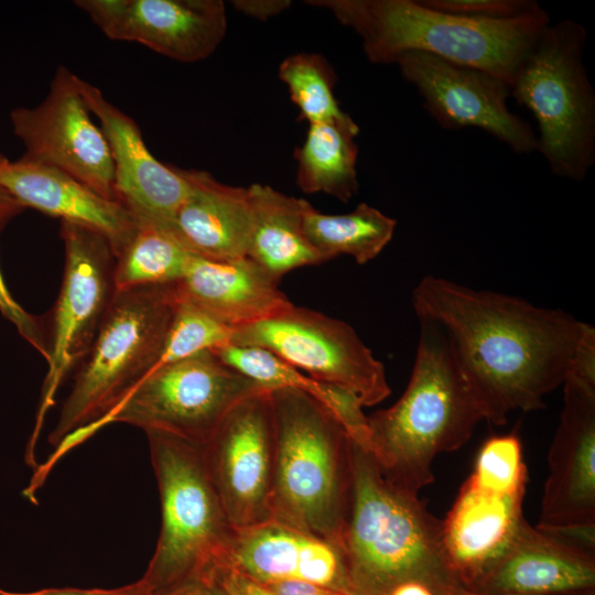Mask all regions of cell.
Here are the masks:
<instances>
[{"instance_id": "6da1fadb", "label": "cell", "mask_w": 595, "mask_h": 595, "mask_svg": "<svg viewBox=\"0 0 595 595\" xmlns=\"http://www.w3.org/2000/svg\"><path fill=\"white\" fill-rule=\"evenodd\" d=\"M411 303L444 333L485 421L540 410L563 385L581 325L572 314L435 275L418 282Z\"/></svg>"}, {"instance_id": "7a4b0ae2", "label": "cell", "mask_w": 595, "mask_h": 595, "mask_svg": "<svg viewBox=\"0 0 595 595\" xmlns=\"http://www.w3.org/2000/svg\"><path fill=\"white\" fill-rule=\"evenodd\" d=\"M339 547L354 595H383L405 581L424 582L437 595L461 584L445 556L442 520L418 494L391 484L371 453L353 441L350 499Z\"/></svg>"}, {"instance_id": "3957f363", "label": "cell", "mask_w": 595, "mask_h": 595, "mask_svg": "<svg viewBox=\"0 0 595 595\" xmlns=\"http://www.w3.org/2000/svg\"><path fill=\"white\" fill-rule=\"evenodd\" d=\"M480 421L482 409L444 333L420 321L405 390L394 404L368 416V452L391 484L418 494L434 480V458L461 448Z\"/></svg>"}, {"instance_id": "277c9868", "label": "cell", "mask_w": 595, "mask_h": 595, "mask_svg": "<svg viewBox=\"0 0 595 595\" xmlns=\"http://www.w3.org/2000/svg\"><path fill=\"white\" fill-rule=\"evenodd\" d=\"M333 12L363 42L367 58L394 64L421 52L482 69L507 82L516 74L541 31L551 22L540 6L509 20L468 19L426 7L420 0L307 1Z\"/></svg>"}, {"instance_id": "5b68a950", "label": "cell", "mask_w": 595, "mask_h": 595, "mask_svg": "<svg viewBox=\"0 0 595 595\" xmlns=\"http://www.w3.org/2000/svg\"><path fill=\"white\" fill-rule=\"evenodd\" d=\"M177 299L176 283L115 291L48 437L55 450L35 468L36 483L155 368Z\"/></svg>"}, {"instance_id": "8992f818", "label": "cell", "mask_w": 595, "mask_h": 595, "mask_svg": "<svg viewBox=\"0 0 595 595\" xmlns=\"http://www.w3.org/2000/svg\"><path fill=\"white\" fill-rule=\"evenodd\" d=\"M274 422L271 520L339 545L351 488V440L310 394L270 390Z\"/></svg>"}, {"instance_id": "52a82bcc", "label": "cell", "mask_w": 595, "mask_h": 595, "mask_svg": "<svg viewBox=\"0 0 595 595\" xmlns=\"http://www.w3.org/2000/svg\"><path fill=\"white\" fill-rule=\"evenodd\" d=\"M161 500V530L140 578L150 595L204 584L221 569L234 533L206 468L203 444L145 432Z\"/></svg>"}, {"instance_id": "ba28073f", "label": "cell", "mask_w": 595, "mask_h": 595, "mask_svg": "<svg viewBox=\"0 0 595 595\" xmlns=\"http://www.w3.org/2000/svg\"><path fill=\"white\" fill-rule=\"evenodd\" d=\"M587 32L549 23L521 63L511 96L533 115L537 151L553 174L582 181L595 163V91L583 63Z\"/></svg>"}, {"instance_id": "9c48e42d", "label": "cell", "mask_w": 595, "mask_h": 595, "mask_svg": "<svg viewBox=\"0 0 595 595\" xmlns=\"http://www.w3.org/2000/svg\"><path fill=\"white\" fill-rule=\"evenodd\" d=\"M264 389L214 351H202L154 368L99 420L91 436L120 422L205 444L236 404Z\"/></svg>"}, {"instance_id": "30bf717a", "label": "cell", "mask_w": 595, "mask_h": 595, "mask_svg": "<svg viewBox=\"0 0 595 595\" xmlns=\"http://www.w3.org/2000/svg\"><path fill=\"white\" fill-rule=\"evenodd\" d=\"M65 266L54 306L44 379L35 425L25 451L28 465L36 467L35 445L46 412L65 377L88 353L115 293V256L100 232L61 221Z\"/></svg>"}, {"instance_id": "8fae6325", "label": "cell", "mask_w": 595, "mask_h": 595, "mask_svg": "<svg viewBox=\"0 0 595 595\" xmlns=\"http://www.w3.org/2000/svg\"><path fill=\"white\" fill-rule=\"evenodd\" d=\"M230 344L264 348L313 379L356 394L364 407L391 392L383 364L348 323L292 304L236 328Z\"/></svg>"}, {"instance_id": "7c38bea8", "label": "cell", "mask_w": 595, "mask_h": 595, "mask_svg": "<svg viewBox=\"0 0 595 595\" xmlns=\"http://www.w3.org/2000/svg\"><path fill=\"white\" fill-rule=\"evenodd\" d=\"M274 447L270 389L236 404L203 444L207 472L234 529L271 520Z\"/></svg>"}, {"instance_id": "4fadbf2b", "label": "cell", "mask_w": 595, "mask_h": 595, "mask_svg": "<svg viewBox=\"0 0 595 595\" xmlns=\"http://www.w3.org/2000/svg\"><path fill=\"white\" fill-rule=\"evenodd\" d=\"M75 77L58 66L42 102L11 110L12 131L25 148L22 158L58 169L118 202L108 142L91 120Z\"/></svg>"}, {"instance_id": "5bb4252c", "label": "cell", "mask_w": 595, "mask_h": 595, "mask_svg": "<svg viewBox=\"0 0 595 595\" xmlns=\"http://www.w3.org/2000/svg\"><path fill=\"white\" fill-rule=\"evenodd\" d=\"M394 64L442 128H476L518 154L537 151V134L509 110L511 87L500 77L421 52L405 53Z\"/></svg>"}, {"instance_id": "9a60e30c", "label": "cell", "mask_w": 595, "mask_h": 595, "mask_svg": "<svg viewBox=\"0 0 595 595\" xmlns=\"http://www.w3.org/2000/svg\"><path fill=\"white\" fill-rule=\"evenodd\" d=\"M109 39L140 43L169 58L209 57L227 32L220 0H76Z\"/></svg>"}, {"instance_id": "2e32d148", "label": "cell", "mask_w": 595, "mask_h": 595, "mask_svg": "<svg viewBox=\"0 0 595 595\" xmlns=\"http://www.w3.org/2000/svg\"><path fill=\"white\" fill-rule=\"evenodd\" d=\"M538 528H595V388L566 375Z\"/></svg>"}, {"instance_id": "e0dca14e", "label": "cell", "mask_w": 595, "mask_h": 595, "mask_svg": "<svg viewBox=\"0 0 595 595\" xmlns=\"http://www.w3.org/2000/svg\"><path fill=\"white\" fill-rule=\"evenodd\" d=\"M77 89L100 122L108 142L117 199L137 224L169 227L188 194L185 170L164 164L149 151L139 126L112 105L99 88L76 75Z\"/></svg>"}, {"instance_id": "ac0fdd59", "label": "cell", "mask_w": 595, "mask_h": 595, "mask_svg": "<svg viewBox=\"0 0 595 595\" xmlns=\"http://www.w3.org/2000/svg\"><path fill=\"white\" fill-rule=\"evenodd\" d=\"M219 571L260 584L303 581L354 595L339 545L274 520L234 529Z\"/></svg>"}, {"instance_id": "d6986e66", "label": "cell", "mask_w": 595, "mask_h": 595, "mask_svg": "<svg viewBox=\"0 0 595 595\" xmlns=\"http://www.w3.org/2000/svg\"><path fill=\"white\" fill-rule=\"evenodd\" d=\"M594 585V551L523 518L505 551L467 588L487 595H565Z\"/></svg>"}, {"instance_id": "ffe728a7", "label": "cell", "mask_w": 595, "mask_h": 595, "mask_svg": "<svg viewBox=\"0 0 595 595\" xmlns=\"http://www.w3.org/2000/svg\"><path fill=\"white\" fill-rule=\"evenodd\" d=\"M0 188L23 208L31 207L100 232L115 257L138 226L121 203L104 197L58 169L24 158L0 161Z\"/></svg>"}, {"instance_id": "44dd1931", "label": "cell", "mask_w": 595, "mask_h": 595, "mask_svg": "<svg viewBox=\"0 0 595 595\" xmlns=\"http://www.w3.org/2000/svg\"><path fill=\"white\" fill-rule=\"evenodd\" d=\"M524 494H498L469 482L442 520V540L448 566L469 587L505 551L523 520Z\"/></svg>"}, {"instance_id": "7402d4cb", "label": "cell", "mask_w": 595, "mask_h": 595, "mask_svg": "<svg viewBox=\"0 0 595 595\" xmlns=\"http://www.w3.org/2000/svg\"><path fill=\"white\" fill-rule=\"evenodd\" d=\"M188 194L170 228L195 256L210 260L247 257L251 232L248 187L220 183L208 172L185 170Z\"/></svg>"}, {"instance_id": "603a6c76", "label": "cell", "mask_w": 595, "mask_h": 595, "mask_svg": "<svg viewBox=\"0 0 595 595\" xmlns=\"http://www.w3.org/2000/svg\"><path fill=\"white\" fill-rule=\"evenodd\" d=\"M177 292L232 328L267 320L293 303L248 257L210 260L194 256Z\"/></svg>"}, {"instance_id": "cb8c5ba5", "label": "cell", "mask_w": 595, "mask_h": 595, "mask_svg": "<svg viewBox=\"0 0 595 595\" xmlns=\"http://www.w3.org/2000/svg\"><path fill=\"white\" fill-rule=\"evenodd\" d=\"M248 191L252 214L248 258L279 283L285 273L296 268L327 261L305 235L307 201L258 183Z\"/></svg>"}, {"instance_id": "d4e9b609", "label": "cell", "mask_w": 595, "mask_h": 595, "mask_svg": "<svg viewBox=\"0 0 595 595\" xmlns=\"http://www.w3.org/2000/svg\"><path fill=\"white\" fill-rule=\"evenodd\" d=\"M214 353L266 389L291 388L310 394L335 415L354 443L369 451L368 416L353 392L320 382L261 347L228 344Z\"/></svg>"}, {"instance_id": "484cf974", "label": "cell", "mask_w": 595, "mask_h": 595, "mask_svg": "<svg viewBox=\"0 0 595 595\" xmlns=\"http://www.w3.org/2000/svg\"><path fill=\"white\" fill-rule=\"evenodd\" d=\"M359 127L349 117L309 125L296 148V185L306 194L326 193L347 203L358 193L355 137Z\"/></svg>"}, {"instance_id": "4316f807", "label": "cell", "mask_w": 595, "mask_h": 595, "mask_svg": "<svg viewBox=\"0 0 595 595\" xmlns=\"http://www.w3.org/2000/svg\"><path fill=\"white\" fill-rule=\"evenodd\" d=\"M396 227V219L366 203L339 215L320 213L309 204L304 214L305 235L327 261L347 255L365 264L380 255Z\"/></svg>"}, {"instance_id": "83f0119b", "label": "cell", "mask_w": 595, "mask_h": 595, "mask_svg": "<svg viewBox=\"0 0 595 595\" xmlns=\"http://www.w3.org/2000/svg\"><path fill=\"white\" fill-rule=\"evenodd\" d=\"M130 240L115 257V291L177 283L192 253L169 227L137 224Z\"/></svg>"}, {"instance_id": "f1b7e54d", "label": "cell", "mask_w": 595, "mask_h": 595, "mask_svg": "<svg viewBox=\"0 0 595 595\" xmlns=\"http://www.w3.org/2000/svg\"><path fill=\"white\" fill-rule=\"evenodd\" d=\"M279 78L288 86L291 99L300 110V120L311 125L348 116L334 96L336 76L323 56L290 55L279 66Z\"/></svg>"}, {"instance_id": "f546056e", "label": "cell", "mask_w": 595, "mask_h": 595, "mask_svg": "<svg viewBox=\"0 0 595 595\" xmlns=\"http://www.w3.org/2000/svg\"><path fill=\"white\" fill-rule=\"evenodd\" d=\"M234 332L235 328L178 293L165 345L155 368L228 345Z\"/></svg>"}, {"instance_id": "4dcf8cb0", "label": "cell", "mask_w": 595, "mask_h": 595, "mask_svg": "<svg viewBox=\"0 0 595 595\" xmlns=\"http://www.w3.org/2000/svg\"><path fill=\"white\" fill-rule=\"evenodd\" d=\"M467 482L493 493L524 494L527 467L520 437L516 433H509L486 440Z\"/></svg>"}, {"instance_id": "1f68e13d", "label": "cell", "mask_w": 595, "mask_h": 595, "mask_svg": "<svg viewBox=\"0 0 595 595\" xmlns=\"http://www.w3.org/2000/svg\"><path fill=\"white\" fill-rule=\"evenodd\" d=\"M429 8L485 21L509 20L538 9L534 0H420Z\"/></svg>"}, {"instance_id": "d6a6232c", "label": "cell", "mask_w": 595, "mask_h": 595, "mask_svg": "<svg viewBox=\"0 0 595 595\" xmlns=\"http://www.w3.org/2000/svg\"><path fill=\"white\" fill-rule=\"evenodd\" d=\"M0 313L44 358L48 357L47 337L41 320L26 312L12 296L0 270Z\"/></svg>"}, {"instance_id": "836d02e7", "label": "cell", "mask_w": 595, "mask_h": 595, "mask_svg": "<svg viewBox=\"0 0 595 595\" xmlns=\"http://www.w3.org/2000/svg\"><path fill=\"white\" fill-rule=\"evenodd\" d=\"M566 375L595 388V328L589 323L581 322Z\"/></svg>"}, {"instance_id": "e575fe53", "label": "cell", "mask_w": 595, "mask_h": 595, "mask_svg": "<svg viewBox=\"0 0 595 595\" xmlns=\"http://www.w3.org/2000/svg\"><path fill=\"white\" fill-rule=\"evenodd\" d=\"M0 595H150L141 580L116 588H44L34 592H10L0 588Z\"/></svg>"}, {"instance_id": "d590c367", "label": "cell", "mask_w": 595, "mask_h": 595, "mask_svg": "<svg viewBox=\"0 0 595 595\" xmlns=\"http://www.w3.org/2000/svg\"><path fill=\"white\" fill-rule=\"evenodd\" d=\"M262 585L277 595H350L325 585L303 581H282Z\"/></svg>"}, {"instance_id": "8d00e7d4", "label": "cell", "mask_w": 595, "mask_h": 595, "mask_svg": "<svg viewBox=\"0 0 595 595\" xmlns=\"http://www.w3.org/2000/svg\"><path fill=\"white\" fill-rule=\"evenodd\" d=\"M231 3L239 12L262 21L280 14L291 4L288 0H236Z\"/></svg>"}, {"instance_id": "74e56055", "label": "cell", "mask_w": 595, "mask_h": 595, "mask_svg": "<svg viewBox=\"0 0 595 595\" xmlns=\"http://www.w3.org/2000/svg\"><path fill=\"white\" fill-rule=\"evenodd\" d=\"M234 589L236 595H277L264 585L255 582L241 574L228 571H218Z\"/></svg>"}, {"instance_id": "f35d334b", "label": "cell", "mask_w": 595, "mask_h": 595, "mask_svg": "<svg viewBox=\"0 0 595 595\" xmlns=\"http://www.w3.org/2000/svg\"><path fill=\"white\" fill-rule=\"evenodd\" d=\"M383 595H437L435 591L421 581H405L391 587Z\"/></svg>"}, {"instance_id": "ab89813d", "label": "cell", "mask_w": 595, "mask_h": 595, "mask_svg": "<svg viewBox=\"0 0 595 595\" xmlns=\"http://www.w3.org/2000/svg\"><path fill=\"white\" fill-rule=\"evenodd\" d=\"M24 208L0 188V229Z\"/></svg>"}, {"instance_id": "60d3db41", "label": "cell", "mask_w": 595, "mask_h": 595, "mask_svg": "<svg viewBox=\"0 0 595 595\" xmlns=\"http://www.w3.org/2000/svg\"><path fill=\"white\" fill-rule=\"evenodd\" d=\"M208 595H236L223 573L216 572L204 584Z\"/></svg>"}, {"instance_id": "b9f144b4", "label": "cell", "mask_w": 595, "mask_h": 595, "mask_svg": "<svg viewBox=\"0 0 595 595\" xmlns=\"http://www.w3.org/2000/svg\"><path fill=\"white\" fill-rule=\"evenodd\" d=\"M164 595H208L206 588L202 584H191L177 588Z\"/></svg>"}, {"instance_id": "7bdbcfd3", "label": "cell", "mask_w": 595, "mask_h": 595, "mask_svg": "<svg viewBox=\"0 0 595 595\" xmlns=\"http://www.w3.org/2000/svg\"><path fill=\"white\" fill-rule=\"evenodd\" d=\"M441 595H487L473 589H469L461 584L451 586L444 591Z\"/></svg>"}, {"instance_id": "ee69618b", "label": "cell", "mask_w": 595, "mask_h": 595, "mask_svg": "<svg viewBox=\"0 0 595 595\" xmlns=\"http://www.w3.org/2000/svg\"><path fill=\"white\" fill-rule=\"evenodd\" d=\"M570 595H594V594H593V588H592V589H585V591L571 593Z\"/></svg>"}, {"instance_id": "f6af8a7d", "label": "cell", "mask_w": 595, "mask_h": 595, "mask_svg": "<svg viewBox=\"0 0 595 595\" xmlns=\"http://www.w3.org/2000/svg\"><path fill=\"white\" fill-rule=\"evenodd\" d=\"M4 156L0 154V161L3 159Z\"/></svg>"}]
</instances>
